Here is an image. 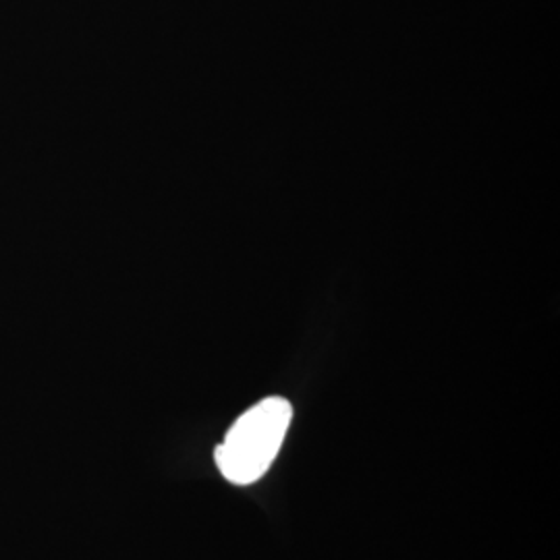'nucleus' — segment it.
<instances>
[{
    "label": "nucleus",
    "mask_w": 560,
    "mask_h": 560,
    "mask_svg": "<svg viewBox=\"0 0 560 560\" xmlns=\"http://www.w3.org/2000/svg\"><path fill=\"white\" fill-rule=\"evenodd\" d=\"M291 421L293 405L282 397H268L249 407L214 451L222 478L233 486L260 481L279 457Z\"/></svg>",
    "instance_id": "1"
}]
</instances>
